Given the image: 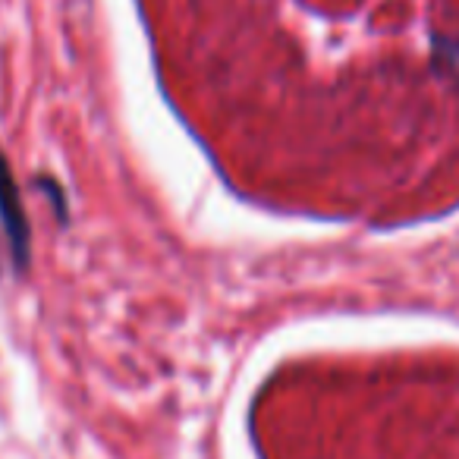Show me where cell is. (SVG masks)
Masks as SVG:
<instances>
[{
  "label": "cell",
  "instance_id": "1",
  "mask_svg": "<svg viewBox=\"0 0 459 459\" xmlns=\"http://www.w3.org/2000/svg\"><path fill=\"white\" fill-rule=\"evenodd\" d=\"M0 227H4V237L10 243L16 274H26L32 264V227H29L20 186H16V177L4 154H0Z\"/></svg>",
  "mask_w": 459,
  "mask_h": 459
},
{
  "label": "cell",
  "instance_id": "2",
  "mask_svg": "<svg viewBox=\"0 0 459 459\" xmlns=\"http://www.w3.org/2000/svg\"><path fill=\"white\" fill-rule=\"evenodd\" d=\"M434 60H437L440 70L456 73L459 76V39L456 41H446V39L434 41Z\"/></svg>",
  "mask_w": 459,
  "mask_h": 459
},
{
  "label": "cell",
  "instance_id": "3",
  "mask_svg": "<svg viewBox=\"0 0 459 459\" xmlns=\"http://www.w3.org/2000/svg\"><path fill=\"white\" fill-rule=\"evenodd\" d=\"M39 189H45V192H48V198H51V204H54V214H57L60 227H64V223L70 221V211H66V198H64V189L57 186V179L39 177Z\"/></svg>",
  "mask_w": 459,
  "mask_h": 459
}]
</instances>
